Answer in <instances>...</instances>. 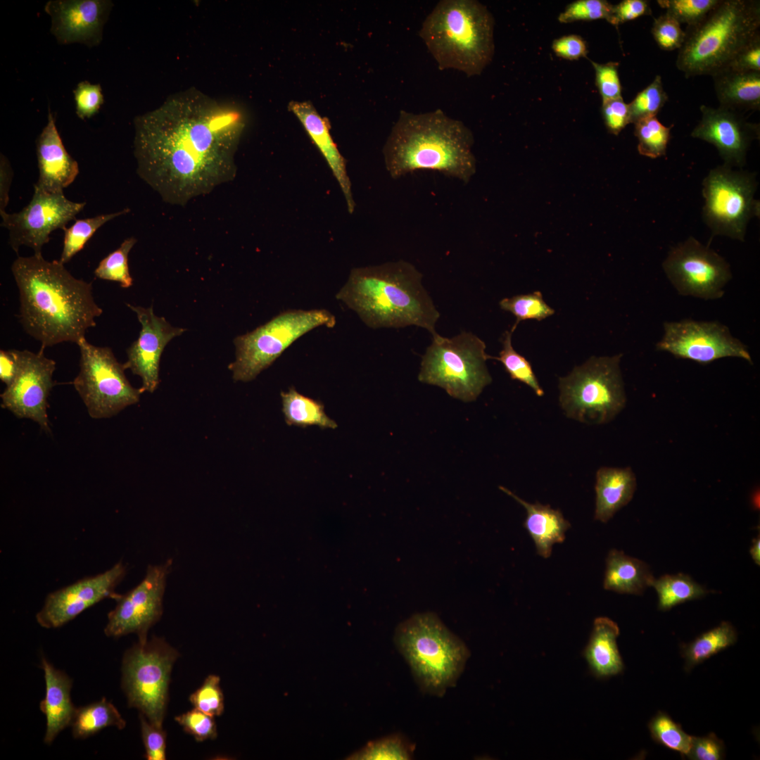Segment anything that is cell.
Here are the masks:
<instances>
[{"label":"cell","instance_id":"4316f807","mask_svg":"<svg viewBox=\"0 0 760 760\" xmlns=\"http://www.w3.org/2000/svg\"><path fill=\"white\" fill-rule=\"evenodd\" d=\"M636 486V477L631 468H600L596 473L594 519L607 522L632 500Z\"/></svg>","mask_w":760,"mask_h":760},{"label":"cell","instance_id":"db71d44e","mask_svg":"<svg viewBox=\"0 0 760 760\" xmlns=\"http://www.w3.org/2000/svg\"><path fill=\"white\" fill-rule=\"evenodd\" d=\"M759 61L760 34H758L737 53L726 68L741 71L760 72Z\"/></svg>","mask_w":760,"mask_h":760},{"label":"cell","instance_id":"ab89813d","mask_svg":"<svg viewBox=\"0 0 760 760\" xmlns=\"http://www.w3.org/2000/svg\"><path fill=\"white\" fill-rule=\"evenodd\" d=\"M648 727L652 738L657 742L686 756L690 750L692 736L684 732L681 726L669 715L659 712L650 720Z\"/></svg>","mask_w":760,"mask_h":760},{"label":"cell","instance_id":"4dcf8cb0","mask_svg":"<svg viewBox=\"0 0 760 760\" xmlns=\"http://www.w3.org/2000/svg\"><path fill=\"white\" fill-rule=\"evenodd\" d=\"M125 726L126 722L115 706L102 697L99 701L76 708L70 726L75 738L83 739L109 726L122 730Z\"/></svg>","mask_w":760,"mask_h":760},{"label":"cell","instance_id":"680465c9","mask_svg":"<svg viewBox=\"0 0 760 760\" xmlns=\"http://www.w3.org/2000/svg\"><path fill=\"white\" fill-rule=\"evenodd\" d=\"M13 172L7 158L1 154L0 158V214L6 212L9 201V190Z\"/></svg>","mask_w":760,"mask_h":760},{"label":"cell","instance_id":"6da1fadb","mask_svg":"<svg viewBox=\"0 0 760 760\" xmlns=\"http://www.w3.org/2000/svg\"><path fill=\"white\" fill-rule=\"evenodd\" d=\"M245 113L191 89L134 120L137 173L171 205L184 206L236 175Z\"/></svg>","mask_w":760,"mask_h":760},{"label":"cell","instance_id":"603a6c76","mask_svg":"<svg viewBox=\"0 0 760 760\" xmlns=\"http://www.w3.org/2000/svg\"><path fill=\"white\" fill-rule=\"evenodd\" d=\"M39 178L34 184L49 193L63 192L79 173L77 162L66 151L49 108L48 122L36 141Z\"/></svg>","mask_w":760,"mask_h":760},{"label":"cell","instance_id":"f5cc1de1","mask_svg":"<svg viewBox=\"0 0 760 760\" xmlns=\"http://www.w3.org/2000/svg\"><path fill=\"white\" fill-rule=\"evenodd\" d=\"M602 114L607 129L614 134L631 123L628 104L623 97L602 101Z\"/></svg>","mask_w":760,"mask_h":760},{"label":"cell","instance_id":"484cf974","mask_svg":"<svg viewBox=\"0 0 760 760\" xmlns=\"http://www.w3.org/2000/svg\"><path fill=\"white\" fill-rule=\"evenodd\" d=\"M500 489L521 505L526 512L524 526L533 539L537 553L545 559L550 557L552 546L565 540V533L570 528V523L564 517L559 509L539 502L529 503L507 488Z\"/></svg>","mask_w":760,"mask_h":760},{"label":"cell","instance_id":"83f0119b","mask_svg":"<svg viewBox=\"0 0 760 760\" xmlns=\"http://www.w3.org/2000/svg\"><path fill=\"white\" fill-rule=\"evenodd\" d=\"M619 635L618 625L609 618L595 619L583 656L595 677L607 678L623 671V663L616 643Z\"/></svg>","mask_w":760,"mask_h":760},{"label":"cell","instance_id":"bcb514c9","mask_svg":"<svg viewBox=\"0 0 760 760\" xmlns=\"http://www.w3.org/2000/svg\"><path fill=\"white\" fill-rule=\"evenodd\" d=\"M651 33L658 46L664 51L679 50L685 36L678 21L667 13L654 20Z\"/></svg>","mask_w":760,"mask_h":760},{"label":"cell","instance_id":"7bdbcfd3","mask_svg":"<svg viewBox=\"0 0 760 760\" xmlns=\"http://www.w3.org/2000/svg\"><path fill=\"white\" fill-rule=\"evenodd\" d=\"M719 0H657L659 6L666 10L678 23L692 26L701 21L718 3Z\"/></svg>","mask_w":760,"mask_h":760},{"label":"cell","instance_id":"836d02e7","mask_svg":"<svg viewBox=\"0 0 760 760\" xmlns=\"http://www.w3.org/2000/svg\"><path fill=\"white\" fill-rule=\"evenodd\" d=\"M652 587L658 595V609L668 611L681 603L700 599L709 590L689 575L679 573L665 574L654 578Z\"/></svg>","mask_w":760,"mask_h":760},{"label":"cell","instance_id":"d6986e66","mask_svg":"<svg viewBox=\"0 0 760 760\" xmlns=\"http://www.w3.org/2000/svg\"><path fill=\"white\" fill-rule=\"evenodd\" d=\"M126 573V566L120 561L101 574L49 593L36 615L37 623L45 628H59L104 599L115 600L120 595L115 588Z\"/></svg>","mask_w":760,"mask_h":760},{"label":"cell","instance_id":"9f6ffc18","mask_svg":"<svg viewBox=\"0 0 760 760\" xmlns=\"http://www.w3.org/2000/svg\"><path fill=\"white\" fill-rule=\"evenodd\" d=\"M552 49L554 53L566 60H578L585 57L588 53L585 42L576 34L561 37L553 41Z\"/></svg>","mask_w":760,"mask_h":760},{"label":"cell","instance_id":"277c9868","mask_svg":"<svg viewBox=\"0 0 760 760\" xmlns=\"http://www.w3.org/2000/svg\"><path fill=\"white\" fill-rule=\"evenodd\" d=\"M422 277L405 260L354 268L336 297L371 328L412 325L433 335L440 313L422 285Z\"/></svg>","mask_w":760,"mask_h":760},{"label":"cell","instance_id":"f907efd6","mask_svg":"<svg viewBox=\"0 0 760 760\" xmlns=\"http://www.w3.org/2000/svg\"><path fill=\"white\" fill-rule=\"evenodd\" d=\"M141 732L148 760L166 759V733L163 728L151 723L143 714H139Z\"/></svg>","mask_w":760,"mask_h":760},{"label":"cell","instance_id":"5bb4252c","mask_svg":"<svg viewBox=\"0 0 760 760\" xmlns=\"http://www.w3.org/2000/svg\"><path fill=\"white\" fill-rule=\"evenodd\" d=\"M662 267L679 294L704 300L721 298L732 278L728 262L692 236L671 248Z\"/></svg>","mask_w":760,"mask_h":760},{"label":"cell","instance_id":"ffe728a7","mask_svg":"<svg viewBox=\"0 0 760 760\" xmlns=\"http://www.w3.org/2000/svg\"><path fill=\"white\" fill-rule=\"evenodd\" d=\"M700 111L701 119L691 136L714 145L724 165L742 169L752 142L759 139V124L748 122L740 112L721 106L702 105Z\"/></svg>","mask_w":760,"mask_h":760},{"label":"cell","instance_id":"d6a6232c","mask_svg":"<svg viewBox=\"0 0 760 760\" xmlns=\"http://www.w3.org/2000/svg\"><path fill=\"white\" fill-rule=\"evenodd\" d=\"M737 634L729 622L723 621L718 626L701 634L692 642L682 647L685 668L690 671L714 654L733 645Z\"/></svg>","mask_w":760,"mask_h":760},{"label":"cell","instance_id":"11a10c76","mask_svg":"<svg viewBox=\"0 0 760 760\" xmlns=\"http://www.w3.org/2000/svg\"><path fill=\"white\" fill-rule=\"evenodd\" d=\"M649 3L645 0H623L613 6L612 25L633 20L645 15H651Z\"/></svg>","mask_w":760,"mask_h":760},{"label":"cell","instance_id":"2e32d148","mask_svg":"<svg viewBox=\"0 0 760 760\" xmlns=\"http://www.w3.org/2000/svg\"><path fill=\"white\" fill-rule=\"evenodd\" d=\"M664 334L656 350L678 358L708 364L723 357H739L752 364L745 345L717 321L682 319L664 323Z\"/></svg>","mask_w":760,"mask_h":760},{"label":"cell","instance_id":"91938a15","mask_svg":"<svg viewBox=\"0 0 760 760\" xmlns=\"http://www.w3.org/2000/svg\"><path fill=\"white\" fill-rule=\"evenodd\" d=\"M749 554L756 564L760 565V538L759 535L754 538L749 549Z\"/></svg>","mask_w":760,"mask_h":760},{"label":"cell","instance_id":"3957f363","mask_svg":"<svg viewBox=\"0 0 760 760\" xmlns=\"http://www.w3.org/2000/svg\"><path fill=\"white\" fill-rule=\"evenodd\" d=\"M474 142L471 129L441 109L401 110L383 148L386 168L393 179L422 170L468 184L476 170Z\"/></svg>","mask_w":760,"mask_h":760},{"label":"cell","instance_id":"ee69618b","mask_svg":"<svg viewBox=\"0 0 760 760\" xmlns=\"http://www.w3.org/2000/svg\"><path fill=\"white\" fill-rule=\"evenodd\" d=\"M613 4L605 0H578L569 4L558 17L560 23L604 19L612 21Z\"/></svg>","mask_w":760,"mask_h":760},{"label":"cell","instance_id":"c3c4849f","mask_svg":"<svg viewBox=\"0 0 760 760\" xmlns=\"http://www.w3.org/2000/svg\"><path fill=\"white\" fill-rule=\"evenodd\" d=\"M73 93L76 114L82 120L97 113L104 101L99 84H93L88 81L80 82Z\"/></svg>","mask_w":760,"mask_h":760},{"label":"cell","instance_id":"d590c367","mask_svg":"<svg viewBox=\"0 0 760 760\" xmlns=\"http://www.w3.org/2000/svg\"><path fill=\"white\" fill-rule=\"evenodd\" d=\"M517 324H514L509 331H506L502 339V349L498 357L491 358L500 361L513 380L519 381L529 386L538 396H543L544 391L533 371L529 362L518 353L512 344V336Z\"/></svg>","mask_w":760,"mask_h":760},{"label":"cell","instance_id":"30bf717a","mask_svg":"<svg viewBox=\"0 0 760 760\" xmlns=\"http://www.w3.org/2000/svg\"><path fill=\"white\" fill-rule=\"evenodd\" d=\"M335 324V317L325 309L289 310L237 336L234 339L236 360L229 365L234 379H254L300 336L315 328H332Z\"/></svg>","mask_w":760,"mask_h":760},{"label":"cell","instance_id":"cb8c5ba5","mask_svg":"<svg viewBox=\"0 0 760 760\" xmlns=\"http://www.w3.org/2000/svg\"><path fill=\"white\" fill-rule=\"evenodd\" d=\"M289 108L299 120L324 158L343 192L349 213H353L355 203L346 162L331 135L329 121L322 117L309 101H291Z\"/></svg>","mask_w":760,"mask_h":760},{"label":"cell","instance_id":"e575fe53","mask_svg":"<svg viewBox=\"0 0 760 760\" xmlns=\"http://www.w3.org/2000/svg\"><path fill=\"white\" fill-rule=\"evenodd\" d=\"M129 212V208L113 213L77 220L64 231L63 244L59 261L65 265L85 246L94 233L107 222Z\"/></svg>","mask_w":760,"mask_h":760},{"label":"cell","instance_id":"5b68a950","mask_svg":"<svg viewBox=\"0 0 760 760\" xmlns=\"http://www.w3.org/2000/svg\"><path fill=\"white\" fill-rule=\"evenodd\" d=\"M493 15L476 0H441L424 20L419 35L441 70L480 75L494 55Z\"/></svg>","mask_w":760,"mask_h":760},{"label":"cell","instance_id":"8fae6325","mask_svg":"<svg viewBox=\"0 0 760 760\" xmlns=\"http://www.w3.org/2000/svg\"><path fill=\"white\" fill-rule=\"evenodd\" d=\"M178 652L153 636L126 651L122 664V688L129 707L137 708L151 723L163 728L172 666Z\"/></svg>","mask_w":760,"mask_h":760},{"label":"cell","instance_id":"816d5d0a","mask_svg":"<svg viewBox=\"0 0 760 760\" xmlns=\"http://www.w3.org/2000/svg\"><path fill=\"white\" fill-rule=\"evenodd\" d=\"M693 760H720L724 756L723 742L714 733L703 737L692 736L690 750L686 755Z\"/></svg>","mask_w":760,"mask_h":760},{"label":"cell","instance_id":"f6af8a7d","mask_svg":"<svg viewBox=\"0 0 760 760\" xmlns=\"http://www.w3.org/2000/svg\"><path fill=\"white\" fill-rule=\"evenodd\" d=\"M220 677L208 676L202 685L189 697L194 708L213 717L224 711V695L220 688Z\"/></svg>","mask_w":760,"mask_h":760},{"label":"cell","instance_id":"60d3db41","mask_svg":"<svg viewBox=\"0 0 760 760\" xmlns=\"http://www.w3.org/2000/svg\"><path fill=\"white\" fill-rule=\"evenodd\" d=\"M499 305L502 310L509 312L516 317V324L527 319L540 321L555 313L554 309L545 302L542 293L538 291L505 298L500 301Z\"/></svg>","mask_w":760,"mask_h":760},{"label":"cell","instance_id":"1f68e13d","mask_svg":"<svg viewBox=\"0 0 760 760\" xmlns=\"http://www.w3.org/2000/svg\"><path fill=\"white\" fill-rule=\"evenodd\" d=\"M282 411L286 423L290 426L306 427L318 426L336 429L338 425L325 413L323 403L298 392L293 387L281 391Z\"/></svg>","mask_w":760,"mask_h":760},{"label":"cell","instance_id":"74e56055","mask_svg":"<svg viewBox=\"0 0 760 760\" xmlns=\"http://www.w3.org/2000/svg\"><path fill=\"white\" fill-rule=\"evenodd\" d=\"M638 139V151L642 156L657 158L664 156L670 139L671 127L659 122L657 116L640 119L633 123Z\"/></svg>","mask_w":760,"mask_h":760},{"label":"cell","instance_id":"44dd1931","mask_svg":"<svg viewBox=\"0 0 760 760\" xmlns=\"http://www.w3.org/2000/svg\"><path fill=\"white\" fill-rule=\"evenodd\" d=\"M126 305L136 313L141 329L127 350V360L123 366L141 378L143 392L153 393L159 384V364L165 347L185 329L174 327L164 317L156 315L152 306Z\"/></svg>","mask_w":760,"mask_h":760},{"label":"cell","instance_id":"ac0fdd59","mask_svg":"<svg viewBox=\"0 0 760 760\" xmlns=\"http://www.w3.org/2000/svg\"><path fill=\"white\" fill-rule=\"evenodd\" d=\"M18 372L1 394V405L17 417L32 419L50 432L48 398L53 385L56 362L44 355L42 348L38 353L18 350Z\"/></svg>","mask_w":760,"mask_h":760},{"label":"cell","instance_id":"f546056e","mask_svg":"<svg viewBox=\"0 0 760 760\" xmlns=\"http://www.w3.org/2000/svg\"><path fill=\"white\" fill-rule=\"evenodd\" d=\"M654 578L645 562L616 549L609 552L603 581L605 590L638 595L652 587Z\"/></svg>","mask_w":760,"mask_h":760},{"label":"cell","instance_id":"7dc6e473","mask_svg":"<svg viewBox=\"0 0 760 760\" xmlns=\"http://www.w3.org/2000/svg\"><path fill=\"white\" fill-rule=\"evenodd\" d=\"M176 721L197 741L216 738L217 726L214 717L196 708L175 717Z\"/></svg>","mask_w":760,"mask_h":760},{"label":"cell","instance_id":"6f0895ef","mask_svg":"<svg viewBox=\"0 0 760 760\" xmlns=\"http://www.w3.org/2000/svg\"><path fill=\"white\" fill-rule=\"evenodd\" d=\"M18 350H0V379L6 386L13 381L18 372Z\"/></svg>","mask_w":760,"mask_h":760},{"label":"cell","instance_id":"ba28073f","mask_svg":"<svg viewBox=\"0 0 760 760\" xmlns=\"http://www.w3.org/2000/svg\"><path fill=\"white\" fill-rule=\"evenodd\" d=\"M486 343L471 332L448 338L436 333L422 356L418 379L443 388L464 402L475 400L492 379L486 362Z\"/></svg>","mask_w":760,"mask_h":760},{"label":"cell","instance_id":"9c48e42d","mask_svg":"<svg viewBox=\"0 0 760 760\" xmlns=\"http://www.w3.org/2000/svg\"><path fill=\"white\" fill-rule=\"evenodd\" d=\"M621 357L622 354L591 357L559 379V401L567 417L601 424L612 421L624 408Z\"/></svg>","mask_w":760,"mask_h":760},{"label":"cell","instance_id":"b9f144b4","mask_svg":"<svg viewBox=\"0 0 760 760\" xmlns=\"http://www.w3.org/2000/svg\"><path fill=\"white\" fill-rule=\"evenodd\" d=\"M667 101L668 96L664 89L661 77L657 75L654 80L638 92L628 103L631 123L642 118L657 116Z\"/></svg>","mask_w":760,"mask_h":760},{"label":"cell","instance_id":"9a60e30c","mask_svg":"<svg viewBox=\"0 0 760 760\" xmlns=\"http://www.w3.org/2000/svg\"><path fill=\"white\" fill-rule=\"evenodd\" d=\"M86 205L68 200L63 192L49 193L34 185L30 203L18 213L1 214V227L8 232V244L18 253L22 246L42 255L43 246L56 229H64Z\"/></svg>","mask_w":760,"mask_h":760},{"label":"cell","instance_id":"4fadbf2b","mask_svg":"<svg viewBox=\"0 0 760 760\" xmlns=\"http://www.w3.org/2000/svg\"><path fill=\"white\" fill-rule=\"evenodd\" d=\"M77 345L80 372L72 383L91 418L111 417L139 402L143 391L130 384L110 348L92 345L85 338Z\"/></svg>","mask_w":760,"mask_h":760},{"label":"cell","instance_id":"681fc988","mask_svg":"<svg viewBox=\"0 0 760 760\" xmlns=\"http://www.w3.org/2000/svg\"><path fill=\"white\" fill-rule=\"evenodd\" d=\"M595 72V84L602 101L621 98V84L619 79V63L591 62Z\"/></svg>","mask_w":760,"mask_h":760},{"label":"cell","instance_id":"7402d4cb","mask_svg":"<svg viewBox=\"0 0 760 760\" xmlns=\"http://www.w3.org/2000/svg\"><path fill=\"white\" fill-rule=\"evenodd\" d=\"M113 5L110 0H51L44 10L51 18V32L59 44L91 47L101 42Z\"/></svg>","mask_w":760,"mask_h":760},{"label":"cell","instance_id":"8992f818","mask_svg":"<svg viewBox=\"0 0 760 760\" xmlns=\"http://www.w3.org/2000/svg\"><path fill=\"white\" fill-rule=\"evenodd\" d=\"M759 28V0H719L701 21L687 27L676 67L686 77L712 76L760 34Z\"/></svg>","mask_w":760,"mask_h":760},{"label":"cell","instance_id":"8d00e7d4","mask_svg":"<svg viewBox=\"0 0 760 760\" xmlns=\"http://www.w3.org/2000/svg\"><path fill=\"white\" fill-rule=\"evenodd\" d=\"M414 745L403 735L395 733L368 742L348 756V759H411Z\"/></svg>","mask_w":760,"mask_h":760},{"label":"cell","instance_id":"e0dca14e","mask_svg":"<svg viewBox=\"0 0 760 760\" xmlns=\"http://www.w3.org/2000/svg\"><path fill=\"white\" fill-rule=\"evenodd\" d=\"M171 566V559L162 564L148 565L143 580L127 593L120 595L115 608L108 614L104 628L106 636L119 638L135 633L139 641L148 639V630L163 614V599Z\"/></svg>","mask_w":760,"mask_h":760},{"label":"cell","instance_id":"f35d334b","mask_svg":"<svg viewBox=\"0 0 760 760\" xmlns=\"http://www.w3.org/2000/svg\"><path fill=\"white\" fill-rule=\"evenodd\" d=\"M137 240L131 236L102 259L94 270L97 278L118 282L121 287L129 288L133 284L128 265V255Z\"/></svg>","mask_w":760,"mask_h":760},{"label":"cell","instance_id":"52a82bcc","mask_svg":"<svg viewBox=\"0 0 760 760\" xmlns=\"http://www.w3.org/2000/svg\"><path fill=\"white\" fill-rule=\"evenodd\" d=\"M395 645L422 692L442 697L462 674L470 652L433 612L412 614L396 627Z\"/></svg>","mask_w":760,"mask_h":760},{"label":"cell","instance_id":"d4e9b609","mask_svg":"<svg viewBox=\"0 0 760 760\" xmlns=\"http://www.w3.org/2000/svg\"><path fill=\"white\" fill-rule=\"evenodd\" d=\"M42 668L45 680V696L39 709L45 715L46 728L44 742L50 745L56 736L70 726L76 707L72 702V679L56 669L45 657H42Z\"/></svg>","mask_w":760,"mask_h":760},{"label":"cell","instance_id":"7a4b0ae2","mask_svg":"<svg viewBox=\"0 0 760 760\" xmlns=\"http://www.w3.org/2000/svg\"><path fill=\"white\" fill-rule=\"evenodd\" d=\"M11 271L19 291V320L42 348L77 343L103 312L92 284L75 278L59 260L18 256Z\"/></svg>","mask_w":760,"mask_h":760},{"label":"cell","instance_id":"7c38bea8","mask_svg":"<svg viewBox=\"0 0 760 760\" xmlns=\"http://www.w3.org/2000/svg\"><path fill=\"white\" fill-rule=\"evenodd\" d=\"M757 186L756 172L724 164L709 172L702 182V218L711 237L745 241L749 221L759 216V201L754 198Z\"/></svg>","mask_w":760,"mask_h":760},{"label":"cell","instance_id":"f1b7e54d","mask_svg":"<svg viewBox=\"0 0 760 760\" xmlns=\"http://www.w3.org/2000/svg\"><path fill=\"white\" fill-rule=\"evenodd\" d=\"M721 107L741 113L760 108V72L726 68L712 76Z\"/></svg>","mask_w":760,"mask_h":760}]
</instances>
